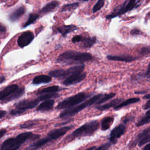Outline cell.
<instances>
[{"mask_svg": "<svg viewBox=\"0 0 150 150\" xmlns=\"http://www.w3.org/2000/svg\"><path fill=\"white\" fill-rule=\"evenodd\" d=\"M93 59L91 54L86 52H79L73 50H68L60 54L57 59L58 63L63 64L83 63Z\"/></svg>", "mask_w": 150, "mask_h": 150, "instance_id": "obj_1", "label": "cell"}, {"mask_svg": "<svg viewBox=\"0 0 150 150\" xmlns=\"http://www.w3.org/2000/svg\"><path fill=\"white\" fill-rule=\"evenodd\" d=\"M73 126H66L57 129H54L50 131L47 135V136L43 138L40 139L37 141L30 144L27 148L26 150H36L42 146L47 144L53 140L57 139L64 135L68 131L72 128Z\"/></svg>", "mask_w": 150, "mask_h": 150, "instance_id": "obj_2", "label": "cell"}, {"mask_svg": "<svg viewBox=\"0 0 150 150\" xmlns=\"http://www.w3.org/2000/svg\"><path fill=\"white\" fill-rule=\"evenodd\" d=\"M40 135H33L31 132H22L14 138L6 139L2 144L1 150H18L19 148L27 140L33 137L39 138Z\"/></svg>", "mask_w": 150, "mask_h": 150, "instance_id": "obj_3", "label": "cell"}, {"mask_svg": "<svg viewBox=\"0 0 150 150\" xmlns=\"http://www.w3.org/2000/svg\"><path fill=\"white\" fill-rule=\"evenodd\" d=\"M103 94H98L97 95H95L91 97L90 98L88 99L87 100L85 101L84 102L82 103L81 104H79V105H77L76 107H73L70 108L66 109V110L63 111L60 114L59 117L62 118H68L71 116L74 115L77 113L79 112L83 109L91 105L92 104L96 103L102 96Z\"/></svg>", "mask_w": 150, "mask_h": 150, "instance_id": "obj_4", "label": "cell"}, {"mask_svg": "<svg viewBox=\"0 0 150 150\" xmlns=\"http://www.w3.org/2000/svg\"><path fill=\"white\" fill-rule=\"evenodd\" d=\"M88 94L83 92L77 93L60 102L57 104L56 108L62 110L72 108L75 105L82 103L83 101L87 99V98L88 97Z\"/></svg>", "mask_w": 150, "mask_h": 150, "instance_id": "obj_5", "label": "cell"}, {"mask_svg": "<svg viewBox=\"0 0 150 150\" xmlns=\"http://www.w3.org/2000/svg\"><path fill=\"white\" fill-rule=\"evenodd\" d=\"M99 123L97 120L88 122L74 130L71 135L73 137L89 136L93 134L98 128Z\"/></svg>", "mask_w": 150, "mask_h": 150, "instance_id": "obj_6", "label": "cell"}, {"mask_svg": "<svg viewBox=\"0 0 150 150\" xmlns=\"http://www.w3.org/2000/svg\"><path fill=\"white\" fill-rule=\"evenodd\" d=\"M40 101L36 98L35 100H23L14 104L15 108L11 110L10 114L12 115H17L21 114L27 110L35 108Z\"/></svg>", "mask_w": 150, "mask_h": 150, "instance_id": "obj_7", "label": "cell"}, {"mask_svg": "<svg viewBox=\"0 0 150 150\" xmlns=\"http://www.w3.org/2000/svg\"><path fill=\"white\" fill-rule=\"evenodd\" d=\"M136 0L125 1L121 6L117 7V9H114L111 14L107 15L106 16V18L108 19H111L116 16L124 15L126 12L131 11L133 8L136 7Z\"/></svg>", "mask_w": 150, "mask_h": 150, "instance_id": "obj_8", "label": "cell"}, {"mask_svg": "<svg viewBox=\"0 0 150 150\" xmlns=\"http://www.w3.org/2000/svg\"><path fill=\"white\" fill-rule=\"evenodd\" d=\"M126 131V126L124 124H120L117 127H115L110 132L108 139L109 141L112 144H115L117 142V139L120 138Z\"/></svg>", "mask_w": 150, "mask_h": 150, "instance_id": "obj_9", "label": "cell"}, {"mask_svg": "<svg viewBox=\"0 0 150 150\" xmlns=\"http://www.w3.org/2000/svg\"><path fill=\"white\" fill-rule=\"evenodd\" d=\"M150 142V127L145 129L139 133L136 137L135 140L131 143V146L135 145L138 144L139 146Z\"/></svg>", "mask_w": 150, "mask_h": 150, "instance_id": "obj_10", "label": "cell"}, {"mask_svg": "<svg viewBox=\"0 0 150 150\" xmlns=\"http://www.w3.org/2000/svg\"><path fill=\"white\" fill-rule=\"evenodd\" d=\"M86 77V73L81 72L79 73L73 74L65 78L62 82V84L64 86H70L80 83Z\"/></svg>", "mask_w": 150, "mask_h": 150, "instance_id": "obj_11", "label": "cell"}, {"mask_svg": "<svg viewBox=\"0 0 150 150\" xmlns=\"http://www.w3.org/2000/svg\"><path fill=\"white\" fill-rule=\"evenodd\" d=\"M34 39V35L32 32L27 31L22 33L18 38L17 43L20 47H24L29 45Z\"/></svg>", "mask_w": 150, "mask_h": 150, "instance_id": "obj_12", "label": "cell"}, {"mask_svg": "<svg viewBox=\"0 0 150 150\" xmlns=\"http://www.w3.org/2000/svg\"><path fill=\"white\" fill-rule=\"evenodd\" d=\"M19 88L18 85L16 84H11L5 87L0 91V101H4L6 98L10 96L15 91Z\"/></svg>", "mask_w": 150, "mask_h": 150, "instance_id": "obj_13", "label": "cell"}, {"mask_svg": "<svg viewBox=\"0 0 150 150\" xmlns=\"http://www.w3.org/2000/svg\"><path fill=\"white\" fill-rule=\"evenodd\" d=\"M107 58L110 60L131 62L137 59V57H134L129 54H122V55H108Z\"/></svg>", "mask_w": 150, "mask_h": 150, "instance_id": "obj_14", "label": "cell"}, {"mask_svg": "<svg viewBox=\"0 0 150 150\" xmlns=\"http://www.w3.org/2000/svg\"><path fill=\"white\" fill-rule=\"evenodd\" d=\"M84 69V65L82 64H80V65L71 67L69 68L68 69H67L66 70H64L63 74L61 79H63V78L65 79L73 74L83 72Z\"/></svg>", "mask_w": 150, "mask_h": 150, "instance_id": "obj_15", "label": "cell"}, {"mask_svg": "<svg viewBox=\"0 0 150 150\" xmlns=\"http://www.w3.org/2000/svg\"><path fill=\"white\" fill-rule=\"evenodd\" d=\"M54 104V101L53 100L49 99L44 101L42 103L39 105L38 106L36 110L39 111H49L53 108Z\"/></svg>", "mask_w": 150, "mask_h": 150, "instance_id": "obj_16", "label": "cell"}, {"mask_svg": "<svg viewBox=\"0 0 150 150\" xmlns=\"http://www.w3.org/2000/svg\"><path fill=\"white\" fill-rule=\"evenodd\" d=\"M121 101H122V99L115 98V99H114V100L110 101L108 103H106V104H103L102 105H99V106L97 107V109L98 110H100V111L107 110H108V109H109L111 107H115L117 105L120 104L121 102Z\"/></svg>", "mask_w": 150, "mask_h": 150, "instance_id": "obj_17", "label": "cell"}, {"mask_svg": "<svg viewBox=\"0 0 150 150\" xmlns=\"http://www.w3.org/2000/svg\"><path fill=\"white\" fill-rule=\"evenodd\" d=\"M25 9L23 6L19 7L16 9H15L13 12H12L9 16V19L11 21L14 22L18 20L21 16H22L25 13Z\"/></svg>", "mask_w": 150, "mask_h": 150, "instance_id": "obj_18", "label": "cell"}, {"mask_svg": "<svg viewBox=\"0 0 150 150\" xmlns=\"http://www.w3.org/2000/svg\"><path fill=\"white\" fill-rule=\"evenodd\" d=\"M139 100H140L139 98H138V97H133V98H128L126 100L123 101L122 102H121L120 104L117 105L115 107H114V109L115 110H118L121 108H123V107L129 105L130 104L138 103L139 101Z\"/></svg>", "mask_w": 150, "mask_h": 150, "instance_id": "obj_19", "label": "cell"}, {"mask_svg": "<svg viewBox=\"0 0 150 150\" xmlns=\"http://www.w3.org/2000/svg\"><path fill=\"white\" fill-rule=\"evenodd\" d=\"M52 81V77L50 76L47 75H40L35 77L32 83L33 84H39L41 83H48Z\"/></svg>", "mask_w": 150, "mask_h": 150, "instance_id": "obj_20", "label": "cell"}, {"mask_svg": "<svg viewBox=\"0 0 150 150\" xmlns=\"http://www.w3.org/2000/svg\"><path fill=\"white\" fill-rule=\"evenodd\" d=\"M77 29V27L73 25H64L60 27L57 28V30L60 32L63 36H66L67 33L74 31Z\"/></svg>", "mask_w": 150, "mask_h": 150, "instance_id": "obj_21", "label": "cell"}, {"mask_svg": "<svg viewBox=\"0 0 150 150\" xmlns=\"http://www.w3.org/2000/svg\"><path fill=\"white\" fill-rule=\"evenodd\" d=\"M60 87L57 86H50L41 90H39L38 91H37V92L36 93V95L40 96L42 94H48V93H56L58 91H59Z\"/></svg>", "mask_w": 150, "mask_h": 150, "instance_id": "obj_22", "label": "cell"}, {"mask_svg": "<svg viewBox=\"0 0 150 150\" xmlns=\"http://www.w3.org/2000/svg\"><path fill=\"white\" fill-rule=\"evenodd\" d=\"M114 121V117L112 116H108L104 117L101 123V128L103 131H106L109 129Z\"/></svg>", "mask_w": 150, "mask_h": 150, "instance_id": "obj_23", "label": "cell"}, {"mask_svg": "<svg viewBox=\"0 0 150 150\" xmlns=\"http://www.w3.org/2000/svg\"><path fill=\"white\" fill-rule=\"evenodd\" d=\"M25 92V90L23 87H19L18 89H17L16 91H15L10 96H9L8 98H6L4 101L5 102H9L13 100L16 99L21 96H22Z\"/></svg>", "mask_w": 150, "mask_h": 150, "instance_id": "obj_24", "label": "cell"}, {"mask_svg": "<svg viewBox=\"0 0 150 150\" xmlns=\"http://www.w3.org/2000/svg\"><path fill=\"white\" fill-rule=\"evenodd\" d=\"M97 39L95 36L92 38H83L81 40V46L84 48H89L93 46L96 42Z\"/></svg>", "mask_w": 150, "mask_h": 150, "instance_id": "obj_25", "label": "cell"}, {"mask_svg": "<svg viewBox=\"0 0 150 150\" xmlns=\"http://www.w3.org/2000/svg\"><path fill=\"white\" fill-rule=\"evenodd\" d=\"M58 5V2L57 1H52L49 3H48L47 4H46L40 11V13L45 14L46 13H48L49 12L52 11L53 10H54L56 6Z\"/></svg>", "mask_w": 150, "mask_h": 150, "instance_id": "obj_26", "label": "cell"}, {"mask_svg": "<svg viewBox=\"0 0 150 150\" xmlns=\"http://www.w3.org/2000/svg\"><path fill=\"white\" fill-rule=\"evenodd\" d=\"M115 96V93H109V94H103V96L95 103L97 105H100L103 104V103L111 99L112 97H114Z\"/></svg>", "mask_w": 150, "mask_h": 150, "instance_id": "obj_27", "label": "cell"}, {"mask_svg": "<svg viewBox=\"0 0 150 150\" xmlns=\"http://www.w3.org/2000/svg\"><path fill=\"white\" fill-rule=\"evenodd\" d=\"M57 97H59V94L57 93H48V94H44L40 95L37 98L39 101H45L47 100H49L52 98Z\"/></svg>", "mask_w": 150, "mask_h": 150, "instance_id": "obj_28", "label": "cell"}, {"mask_svg": "<svg viewBox=\"0 0 150 150\" xmlns=\"http://www.w3.org/2000/svg\"><path fill=\"white\" fill-rule=\"evenodd\" d=\"M63 71H64L63 69L54 70L50 71L49 73V75L51 77H53L61 79L62 77V75L63 74Z\"/></svg>", "mask_w": 150, "mask_h": 150, "instance_id": "obj_29", "label": "cell"}, {"mask_svg": "<svg viewBox=\"0 0 150 150\" xmlns=\"http://www.w3.org/2000/svg\"><path fill=\"white\" fill-rule=\"evenodd\" d=\"M79 6V3L78 2H75L73 4H66L64 6H63L61 9L62 12H64V11H69L71 10L75 9L77 6Z\"/></svg>", "mask_w": 150, "mask_h": 150, "instance_id": "obj_30", "label": "cell"}, {"mask_svg": "<svg viewBox=\"0 0 150 150\" xmlns=\"http://www.w3.org/2000/svg\"><path fill=\"white\" fill-rule=\"evenodd\" d=\"M39 15H36V14H30L29 16V18L27 20V21L25 23L24 25H23V28H25L29 25H30V24L33 23L35 21H36L37 20V19L38 18Z\"/></svg>", "mask_w": 150, "mask_h": 150, "instance_id": "obj_31", "label": "cell"}, {"mask_svg": "<svg viewBox=\"0 0 150 150\" xmlns=\"http://www.w3.org/2000/svg\"><path fill=\"white\" fill-rule=\"evenodd\" d=\"M104 0H98L93 8V12L95 13L98 11H99L101 8H103V6H104Z\"/></svg>", "mask_w": 150, "mask_h": 150, "instance_id": "obj_32", "label": "cell"}, {"mask_svg": "<svg viewBox=\"0 0 150 150\" xmlns=\"http://www.w3.org/2000/svg\"><path fill=\"white\" fill-rule=\"evenodd\" d=\"M139 53L142 56H146L150 54V46L142 47L139 50Z\"/></svg>", "mask_w": 150, "mask_h": 150, "instance_id": "obj_33", "label": "cell"}, {"mask_svg": "<svg viewBox=\"0 0 150 150\" xmlns=\"http://www.w3.org/2000/svg\"><path fill=\"white\" fill-rule=\"evenodd\" d=\"M111 145V143L110 142H106L103 145H101L100 146H99L98 148H96L94 150H108Z\"/></svg>", "mask_w": 150, "mask_h": 150, "instance_id": "obj_34", "label": "cell"}, {"mask_svg": "<svg viewBox=\"0 0 150 150\" xmlns=\"http://www.w3.org/2000/svg\"><path fill=\"white\" fill-rule=\"evenodd\" d=\"M35 125V121H29L28 122H26V123H24V124L21 125L20 127L21 128H28L32 127Z\"/></svg>", "mask_w": 150, "mask_h": 150, "instance_id": "obj_35", "label": "cell"}, {"mask_svg": "<svg viewBox=\"0 0 150 150\" xmlns=\"http://www.w3.org/2000/svg\"><path fill=\"white\" fill-rule=\"evenodd\" d=\"M83 37L81 35H77V36H74L73 38H72V42L73 43H76V42H81V40H83Z\"/></svg>", "mask_w": 150, "mask_h": 150, "instance_id": "obj_36", "label": "cell"}, {"mask_svg": "<svg viewBox=\"0 0 150 150\" xmlns=\"http://www.w3.org/2000/svg\"><path fill=\"white\" fill-rule=\"evenodd\" d=\"M141 33H142V32L137 28H134L132 30H131V31H130V34L132 35H134V36L139 35H141Z\"/></svg>", "mask_w": 150, "mask_h": 150, "instance_id": "obj_37", "label": "cell"}, {"mask_svg": "<svg viewBox=\"0 0 150 150\" xmlns=\"http://www.w3.org/2000/svg\"><path fill=\"white\" fill-rule=\"evenodd\" d=\"M134 119V116H132V115H126L125 117V118L123 119L122 120V122H123V124H127L128 123V122H129L130 121Z\"/></svg>", "mask_w": 150, "mask_h": 150, "instance_id": "obj_38", "label": "cell"}, {"mask_svg": "<svg viewBox=\"0 0 150 150\" xmlns=\"http://www.w3.org/2000/svg\"><path fill=\"white\" fill-rule=\"evenodd\" d=\"M145 76L148 79H150V63H149L148 64V68H147V70H146V71L145 74Z\"/></svg>", "mask_w": 150, "mask_h": 150, "instance_id": "obj_39", "label": "cell"}, {"mask_svg": "<svg viewBox=\"0 0 150 150\" xmlns=\"http://www.w3.org/2000/svg\"><path fill=\"white\" fill-rule=\"evenodd\" d=\"M149 108H150V99H149V100L147 101L146 103L143 106V109L145 110H148Z\"/></svg>", "mask_w": 150, "mask_h": 150, "instance_id": "obj_40", "label": "cell"}, {"mask_svg": "<svg viewBox=\"0 0 150 150\" xmlns=\"http://www.w3.org/2000/svg\"><path fill=\"white\" fill-rule=\"evenodd\" d=\"M6 132V130L5 129H0V138H2Z\"/></svg>", "mask_w": 150, "mask_h": 150, "instance_id": "obj_41", "label": "cell"}, {"mask_svg": "<svg viewBox=\"0 0 150 150\" xmlns=\"http://www.w3.org/2000/svg\"><path fill=\"white\" fill-rule=\"evenodd\" d=\"M6 114V111L4 110H0V119L5 117Z\"/></svg>", "mask_w": 150, "mask_h": 150, "instance_id": "obj_42", "label": "cell"}, {"mask_svg": "<svg viewBox=\"0 0 150 150\" xmlns=\"http://www.w3.org/2000/svg\"><path fill=\"white\" fill-rule=\"evenodd\" d=\"M142 150H150V143L145 145V146L142 149Z\"/></svg>", "mask_w": 150, "mask_h": 150, "instance_id": "obj_43", "label": "cell"}, {"mask_svg": "<svg viewBox=\"0 0 150 150\" xmlns=\"http://www.w3.org/2000/svg\"><path fill=\"white\" fill-rule=\"evenodd\" d=\"M5 30H6L5 27L4 26H3L2 25L0 24V32H5Z\"/></svg>", "mask_w": 150, "mask_h": 150, "instance_id": "obj_44", "label": "cell"}, {"mask_svg": "<svg viewBox=\"0 0 150 150\" xmlns=\"http://www.w3.org/2000/svg\"><path fill=\"white\" fill-rule=\"evenodd\" d=\"M146 92V91H135V94H145Z\"/></svg>", "mask_w": 150, "mask_h": 150, "instance_id": "obj_45", "label": "cell"}, {"mask_svg": "<svg viewBox=\"0 0 150 150\" xmlns=\"http://www.w3.org/2000/svg\"><path fill=\"white\" fill-rule=\"evenodd\" d=\"M144 99H150V94H146L143 97Z\"/></svg>", "mask_w": 150, "mask_h": 150, "instance_id": "obj_46", "label": "cell"}, {"mask_svg": "<svg viewBox=\"0 0 150 150\" xmlns=\"http://www.w3.org/2000/svg\"><path fill=\"white\" fill-rule=\"evenodd\" d=\"M5 78L4 76H1L0 77V84L3 83L5 81Z\"/></svg>", "mask_w": 150, "mask_h": 150, "instance_id": "obj_47", "label": "cell"}, {"mask_svg": "<svg viewBox=\"0 0 150 150\" xmlns=\"http://www.w3.org/2000/svg\"><path fill=\"white\" fill-rule=\"evenodd\" d=\"M146 117H149L150 118V109L149 110H148L146 113H145V115Z\"/></svg>", "mask_w": 150, "mask_h": 150, "instance_id": "obj_48", "label": "cell"}, {"mask_svg": "<svg viewBox=\"0 0 150 150\" xmlns=\"http://www.w3.org/2000/svg\"><path fill=\"white\" fill-rule=\"evenodd\" d=\"M96 148V146H92V147H90V148L87 149L86 150H94Z\"/></svg>", "mask_w": 150, "mask_h": 150, "instance_id": "obj_49", "label": "cell"}, {"mask_svg": "<svg viewBox=\"0 0 150 150\" xmlns=\"http://www.w3.org/2000/svg\"><path fill=\"white\" fill-rule=\"evenodd\" d=\"M83 1H88V0H83Z\"/></svg>", "mask_w": 150, "mask_h": 150, "instance_id": "obj_50", "label": "cell"}]
</instances>
